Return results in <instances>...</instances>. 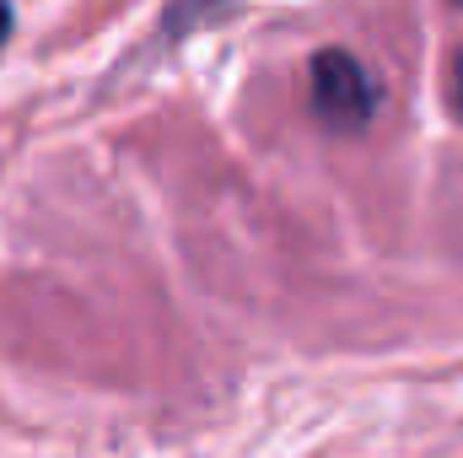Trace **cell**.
I'll use <instances>...</instances> for the list:
<instances>
[{
    "label": "cell",
    "mask_w": 463,
    "mask_h": 458,
    "mask_svg": "<svg viewBox=\"0 0 463 458\" xmlns=\"http://www.w3.org/2000/svg\"><path fill=\"white\" fill-rule=\"evenodd\" d=\"M5 38H11V0H0V49H5Z\"/></svg>",
    "instance_id": "4"
},
{
    "label": "cell",
    "mask_w": 463,
    "mask_h": 458,
    "mask_svg": "<svg viewBox=\"0 0 463 458\" xmlns=\"http://www.w3.org/2000/svg\"><path fill=\"white\" fill-rule=\"evenodd\" d=\"M453 109L463 119V49H458V60H453Z\"/></svg>",
    "instance_id": "3"
},
{
    "label": "cell",
    "mask_w": 463,
    "mask_h": 458,
    "mask_svg": "<svg viewBox=\"0 0 463 458\" xmlns=\"http://www.w3.org/2000/svg\"><path fill=\"white\" fill-rule=\"evenodd\" d=\"M232 0H173L167 5V16H162V27L167 33H194L200 22H211V16H222Z\"/></svg>",
    "instance_id": "2"
},
{
    "label": "cell",
    "mask_w": 463,
    "mask_h": 458,
    "mask_svg": "<svg viewBox=\"0 0 463 458\" xmlns=\"http://www.w3.org/2000/svg\"><path fill=\"white\" fill-rule=\"evenodd\" d=\"M307 92H313V114L324 119L329 129H361L366 119L377 114V103H383L377 76H372L350 49H324V54H313Z\"/></svg>",
    "instance_id": "1"
}]
</instances>
